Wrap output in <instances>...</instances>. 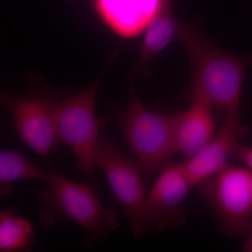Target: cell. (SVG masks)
I'll return each instance as SVG.
<instances>
[{
  "instance_id": "obj_11",
  "label": "cell",
  "mask_w": 252,
  "mask_h": 252,
  "mask_svg": "<svg viewBox=\"0 0 252 252\" xmlns=\"http://www.w3.org/2000/svg\"><path fill=\"white\" fill-rule=\"evenodd\" d=\"M192 94L191 105L184 112L175 114L174 133L178 152L186 159L198 154L215 133L212 107L205 97Z\"/></svg>"
},
{
  "instance_id": "obj_7",
  "label": "cell",
  "mask_w": 252,
  "mask_h": 252,
  "mask_svg": "<svg viewBox=\"0 0 252 252\" xmlns=\"http://www.w3.org/2000/svg\"><path fill=\"white\" fill-rule=\"evenodd\" d=\"M58 103L52 96L37 91L21 94L0 92V107L9 109L20 139L46 160L57 144L55 114Z\"/></svg>"
},
{
  "instance_id": "obj_4",
  "label": "cell",
  "mask_w": 252,
  "mask_h": 252,
  "mask_svg": "<svg viewBox=\"0 0 252 252\" xmlns=\"http://www.w3.org/2000/svg\"><path fill=\"white\" fill-rule=\"evenodd\" d=\"M199 191L218 217L225 236H248L252 229L251 170L228 165L200 183Z\"/></svg>"
},
{
  "instance_id": "obj_3",
  "label": "cell",
  "mask_w": 252,
  "mask_h": 252,
  "mask_svg": "<svg viewBox=\"0 0 252 252\" xmlns=\"http://www.w3.org/2000/svg\"><path fill=\"white\" fill-rule=\"evenodd\" d=\"M175 118V114L149 111L132 86L121 126L131 153L140 164L147 180L171 162L178 152L174 133Z\"/></svg>"
},
{
  "instance_id": "obj_12",
  "label": "cell",
  "mask_w": 252,
  "mask_h": 252,
  "mask_svg": "<svg viewBox=\"0 0 252 252\" xmlns=\"http://www.w3.org/2000/svg\"><path fill=\"white\" fill-rule=\"evenodd\" d=\"M181 26L174 14L172 0H165L161 9L146 30L139 57V67H144L172 41L178 39Z\"/></svg>"
},
{
  "instance_id": "obj_13",
  "label": "cell",
  "mask_w": 252,
  "mask_h": 252,
  "mask_svg": "<svg viewBox=\"0 0 252 252\" xmlns=\"http://www.w3.org/2000/svg\"><path fill=\"white\" fill-rule=\"evenodd\" d=\"M49 175L19 151H0V196L9 194L17 181L46 182Z\"/></svg>"
},
{
  "instance_id": "obj_16",
  "label": "cell",
  "mask_w": 252,
  "mask_h": 252,
  "mask_svg": "<svg viewBox=\"0 0 252 252\" xmlns=\"http://www.w3.org/2000/svg\"><path fill=\"white\" fill-rule=\"evenodd\" d=\"M248 238L245 242V245L242 248V251L245 252H252V229L248 235Z\"/></svg>"
},
{
  "instance_id": "obj_1",
  "label": "cell",
  "mask_w": 252,
  "mask_h": 252,
  "mask_svg": "<svg viewBox=\"0 0 252 252\" xmlns=\"http://www.w3.org/2000/svg\"><path fill=\"white\" fill-rule=\"evenodd\" d=\"M180 39L191 66V94L203 96L220 114L240 105L247 69L252 61L225 52L207 40L193 26L182 25Z\"/></svg>"
},
{
  "instance_id": "obj_5",
  "label": "cell",
  "mask_w": 252,
  "mask_h": 252,
  "mask_svg": "<svg viewBox=\"0 0 252 252\" xmlns=\"http://www.w3.org/2000/svg\"><path fill=\"white\" fill-rule=\"evenodd\" d=\"M104 73L92 84L59 102L55 114L56 142L68 146L78 165L94 175L101 121L96 116L95 99Z\"/></svg>"
},
{
  "instance_id": "obj_6",
  "label": "cell",
  "mask_w": 252,
  "mask_h": 252,
  "mask_svg": "<svg viewBox=\"0 0 252 252\" xmlns=\"http://www.w3.org/2000/svg\"><path fill=\"white\" fill-rule=\"evenodd\" d=\"M95 167L104 172L117 203L125 213L135 238L149 229L145 214L147 200L143 170L131 159L99 135L94 157Z\"/></svg>"
},
{
  "instance_id": "obj_8",
  "label": "cell",
  "mask_w": 252,
  "mask_h": 252,
  "mask_svg": "<svg viewBox=\"0 0 252 252\" xmlns=\"http://www.w3.org/2000/svg\"><path fill=\"white\" fill-rule=\"evenodd\" d=\"M191 188L184 162L164 167L146 200L149 229L164 231L185 225L187 219L182 203Z\"/></svg>"
},
{
  "instance_id": "obj_10",
  "label": "cell",
  "mask_w": 252,
  "mask_h": 252,
  "mask_svg": "<svg viewBox=\"0 0 252 252\" xmlns=\"http://www.w3.org/2000/svg\"><path fill=\"white\" fill-rule=\"evenodd\" d=\"M165 0H94L96 10L112 31L133 38L147 30Z\"/></svg>"
},
{
  "instance_id": "obj_15",
  "label": "cell",
  "mask_w": 252,
  "mask_h": 252,
  "mask_svg": "<svg viewBox=\"0 0 252 252\" xmlns=\"http://www.w3.org/2000/svg\"><path fill=\"white\" fill-rule=\"evenodd\" d=\"M231 158L245 165L252 172V146L238 142L232 154Z\"/></svg>"
},
{
  "instance_id": "obj_2",
  "label": "cell",
  "mask_w": 252,
  "mask_h": 252,
  "mask_svg": "<svg viewBox=\"0 0 252 252\" xmlns=\"http://www.w3.org/2000/svg\"><path fill=\"white\" fill-rule=\"evenodd\" d=\"M45 182L38 194L43 205L39 216L43 228L54 226L59 220L72 222L86 230L90 244L119 228L117 212L104 207L90 186L67 180L53 170Z\"/></svg>"
},
{
  "instance_id": "obj_14",
  "label": "cell",
  "mask_w": 252,
  "mask_h": 252,
  "mask_svg": "<svg viewBox=\"0 0 252 252\" xmlns=\"http://www.w3.org/2000/svg\"><path fill=\"white\" fill-rule=\"evenodd\" d=\"M34 238L30 220L11 210L0 211V252H31Z\"/></svg>"
},
{
  "instance_id": "obj_9",
  "label": "cell",
  "mask_w": 252,
  "mask_h": 252,
  "mask_svg": "<svg viewBox=\"0 0 252 252\" xmlns=\"http://www.w3.org/2000/svg\"><path fill=\"white\" fill-rule=\"evenodd\" d=\"M248 132L243 123L240 105L230 109L210 142L198 154L184 161L193 187L228 166L238 139Z\"/></svg>"
}]
</instances>
